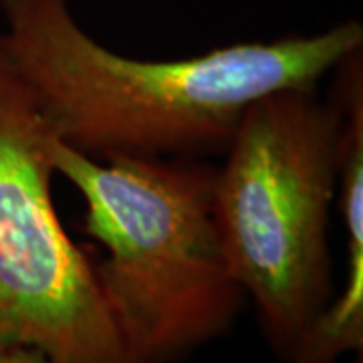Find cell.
<instances>
[{"mask_svg": "<svg viewBox=\"0 0 363 363\" xmlns=\"http://www.w3.org/2000/svg\"><path fill=\"white\" fill-rule=\"evenodd\" d=\"M343 111L317 87L248 107L216 168L214 208L228 269L283 359L331 301L329 220Z\"/></svg>", "mask_w": 363, "mask_h": 363, "instance_id": "obj_3", "label": "cell"}, {"mask_svg": "<svg viewBox=\"0 0 363 363\" xmlns=\"http://www.w3.org/2000/svg\"><path fill=\"white\" fill-rule=\"evenodd\" d=\"M343 111L335 208L345 234V279L286 363H337L363 347V71L362 52L337 67Z\"/></svg>", "mask_w": 363, "mask_h": 363, "instance_id": "obj_5", "label": "cell"}, {"mask_svg": "<svg viewBox=\"0 0 363 363\" xmlns=\"http://www.w3.org/2000/svg\"><path fill=\"white\" fill-rule=\"evenodd\" d=\"M51 162L105 250L93 271L133 363L178 362L230 329L245 293L222 248L216 168L198 157L99 160L59 138Z\"/></svg>", "mask_w": 363, "mask_h": 363, "instance_id": "obj_2", "label": "cell"}, {"mask_svg": "<svg viewBox=\"0 0 363 363\" xmlns=\"http://www.w3.org/2000/svg\"><path fill=\"white\" fill-rule=\"evenodd\" d=\"M55 138L0 39V350L55 363H133L93 260L52 202Z\"/></svg>", "mask_w": 363, "mask_h": 363, "instance_id": "obj_4", "label": "cell"}, {"mask_svg": "<svg viewBox=\"0 0 363 363\" xmlns=\"http://www.w3.org/2000/svg\"><path fill=\"white\" fill-rule=\"evenodd\" d=\"M0 363H55L37 351L0 350Z\"/></svg>", "mask_w": 363, "mask_h": 363, "instance_id": "obj_6", "label": "cell"}, {"mask_svg": "<svg viewBox=\"0 0 363 363\" xmlns=\"http://www.w3.org/2000/svg\"><path fill=\"white\" fill-rule=\"evenodd\" d=\"M0 13L2 45L55 135L99 160L220 154L255 101L317 87L363 47L351 18L317 35L150 61L93 39L69 0H0Z\"/></svg>", "mask_w": 363, "mask_h": 363, "instance_id": "obj_1", "label": "cell"}]
</instances>
